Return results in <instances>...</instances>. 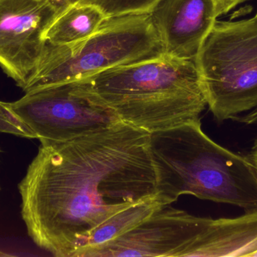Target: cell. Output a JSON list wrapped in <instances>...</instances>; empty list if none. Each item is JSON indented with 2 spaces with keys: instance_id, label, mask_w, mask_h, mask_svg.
Segmentation results:
<instances>
[{
  "instance_id": "e0dca14e",
  "label": "cell",
  "mask_w": 257,
  "mask_h": 257,
  "mask_svg": "<svg viewBox=\"0 0 257 257\" xmlns=\"http://www.w3.org/2000/svg\"><path fill=\"white\" fill-rule=\"evenodd\" d=\"M247 158H248L250 162L251 163L253 167H254L257 174V138L255 140L254 143H253V146H252L251 149H250V152L249 153L248 156H247Z\"/></svg>"
},
{
  "instance_id": "8992f818",
  "label": "cell",
  "mask_w": 257,
  "mask_h": 257,
  "mask_svg": "<svg viewBox=\"0 0 257 257\" xmlns=\"http://www.w3.org/2000/svg\"><path fill=\"white\" fill-rule=\"evenodd\" d=\"M8 104L39 140L68 141L120 122L81 80L38 88Z\"/></svg>"
},
{
  "instance_id": "52a82bcc",
  "label": "cell",
  "mask_w": 257,
  "mask_h": 257,
  "mask_svg": "<svg viewBox=\"0 0 257 257\" xmlns=\"http://www.w3.org/2000/svg\"><path fill=\"white\" fill-rule=\"evenodd\" d=\"M58 15L49 0H0V66L24 89L45 47V33Z\"/></svg>"
},
{
  "instance_id": "8fae6325",
  "label": "cell",
  "mask_w": 257,
  "mask_h": 257,
  "mask_svg": "<svg viewBox=\"0 0 257 257\" xmlns=\"http://www.w3.org/2000/svg\"><path fill=\"white\" fill-rule=\"evenodd\" d=\"M161 206L163 205L155 197L139 202L114 214L92 231L87 244L75 253V257H85L88 252L127 233Z\"/></svg>"
},
{
  "instance_id": "9a60e30c",
  "label": "cell",
  "mask_w": 257,
  "mask_h": 257,
  "mask_svg": "<svg viewBox=\"0 0 257 257\" xmlns=\"http://www.w3.org/2000/svg\"><path fill=\"white\" fill-rule=\"evenodd\" d=\"M257 15V13L256 14ZM233 120L241 123L246 124V125H254L257 123V107L253 108V110L247 112L245 114L242 116H238L235 117Z\"/></svg>"
},
{
  "instance_id": "6da1fadb",
  "label": "cell",
  "mask_w": 257,
  "mask_h": 257,
  "mask_svg": "<svg viewBox=\"0 0 257 257\" xmlns=\"http://www.w3.org/2000/svg\"><path fill=\"white\" fill-rule=\"evenodd\" d=\"M40 142L18 190L29 236L53 256L75 257L99 225L157 197L148 131L120 121L68 141Z\"/></svg>"
},
{
  "instance_id": "5bb4252c",
  "label": "cell",
  "mask_w": 257,
  "mask_h": 257,
  "mask_svg": "<svg viewBox=\"0 0 257 257\" xmlns=\"http://www.w3.org/2000/svg\"><path fill=\"white\" fill-rule=\"evenodd\" d=\"M249 0H213L215 5L217 17L227 14L232 9Z\"/></svg>"
},
{
  "instance_id": "5b68a950",
  "label": "cell",
  "mask_w": 257,
  "mask_h": 257,
  "mask_svg": "<svg viewBox=\"0 0 257 257\" xmlns=\"http://www.w3.org/2000/svg\"><path fill=\"white\" fill-rule=\"evenodd\" d=\"M214 119H234L257 107V15L218 21L194 60Z\"/></svg>"
},
{
  "instance_id": "30bf717a",
  "label": "cell",
  "mask_w": 257,
  "mask_h": 257,
  "mask_svg": "<svg viewBox=\"0 0 257 257\" xmlns=\"http://www.w3.org/2000/svg\"><path fill=\"white\" fill-rule=\"evenodd\" d=\"M97 8L74 4L57 15L45 33V41L54 45H69L85 40L106 19Z\"/></svg>"
},
{
  "instance_id": "4fadbf2b",
  "label": "cell",
  "mask_w": 257,
  "mask_h": 257,
  "mask_svg": "<svg viewBox=\"0 0 257 257\" xmlns=\"http://www.w3.org/2000/svg\"><path fill=\"white\" fill-rule=\"evenodd\" d=\"M0 132L31 139L24 124L11 110L8 102L3 101H0Z\"/></svg>"
},
{
  "instance_id": "7a4b0ae2",
  "label": "cell",
  "mask_w": 257,
  "mask_h": 257,
  "mask_svg": "<svg viewBox=\"0 0 257 257\" xmlns=\"http://www.w3.org/2000/svg\"><path fill=\"white\" fill-rule=\"evenodd\" d=\"M157 199L170 205L182 195L257 211V174L247 157L202 131L200 120L151 134Z\"/></svg>"
},
{
  "instance_id": "277c9868",
  "label": "cell",
  "mask_w": 257,
  "mask_h": 257,
  "mask_svg": "<svg viewBox=\"0 0 257 257\" xmlns=\"http://www.w3.org/2000/svg\"><path fill=\"white\" fill-rule=\"evenodd\" d=\"M165 54L149 13L107 18L92 36L69 45L45 43L24 92L78 81Z\"/></svg>"
},
{
  "instance_id": "9c48e42d",
  "label": "cell",
  "mask_w": 257,
  "mask_h": 257,
  "mask_svg": "<svg viewBox=\"0 0 257 257\" xmlns=\"http://www.w3.org/2000/svg\"><path fill=\"white\" fill-rule=\"evenodd\" d=\"M165 54L194 60L217 21L213 0H160L149 12Z\"/></svg>"
},
{
  "instance_id": "d6986e66",
  "label": "cell",
  "mask_w": 257,
  "mask_h": 257,
  "mask_svg": "<svg viewBox=\"0 0 257 257\" xmlns=\"http://www.w3.org/2000/svg\"><path fill=\"white\" fill-rule=\"evenodd\" d=\"M250 257H257V251L254 252V253H252L251 255H250Z\"/></svg>"
},
{
  "instance_id": "7c38bea8",
  "label": "cell",
  "mask_w": 257,
  "mask_h": 257,
  "mask_svg": "<svg viewBox=\"0 0 257 257\" xmlns=\"http://www.w3.org/2000/svg\"><path fill=\"white\" fill-rule=\"evenodd\" d=\"M159 1L160 0H79L77 3L95 6L106 18H111L131 14L149 13Z\"/></svg>"
},
{
  "instance_id": "ac0fdd59",
  "label": "cell",
  "mask_w": 257,
  "mask_h": 257,
  "mask_svg": "<svg viewBox=\"0 0 257 257\" xmlns=\"http://www.w3.org/2000/svg\"><path fill=\"white\" fill-rule=\"evenodd\" d=\"M6 256H11L10 254H8V253H3L0 250V257H6Z\"/></svg>"
},
{
  "instance_id": "3957f363",
  "label": "cell",
  "mask_w": 257,
  "mask_h": 257,
  "mask_svg": "<svg viewBox=\"0 0 257 257\" xmlns=\"http://www.w3.org/2000/svg\"><path fill=\"white\" fill-rule=\"evenodd\" d=\"M80 80L121 122L150 134L200 120L208 106L194 60L166 54Z\"/></svg>"
},
{
  "instance_id": "2e32d148",
  "label": "cell",
  "mask_w": 257,
  "mask_h": 257,
  "mask_svg": "<svg viewBox=\"0 0 257 257\" xmlns=\"http://www.w3.org/2000/svg\"><path fill=\"white\" fill-rule=\"evenodd\" d=\"M56 8L58 14L72 5L76 4L79 0H49Z\"/></svg>"
},
{
  "instance_id": "ba28073f",
  "label": "cell",
  "mask_w": 257,
  "mask_h": 257,
  "mask_svg": "<svg viewBox=\"0 0 257 257\" xmlns=\"http://www.w3.org/2000/svg\"><path fill=\"white\" fill-rule=\"evenodd\" d=\"M203 217L163 205L134 229L85 257H187Z\"/></svg>"
}]
</instances>
